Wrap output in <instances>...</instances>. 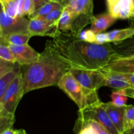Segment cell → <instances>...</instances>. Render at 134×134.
Here are the masks:
<instances>
[{"instance_id":"obj_6","label":"cell","mask_w":134,"mask_h":134,"mask_svg":"<svg viewBox=\"0 0 134 134\" xmlns=\"http://www.w3.org/2000/svg\"><path fill=\"white\" fill-rule=\"evenodd\" d=\"M69 72L83 87L97 90L105 86V78L101 69H84L71 68Z\"/></svg>"},{"instance_id":"obj_8","label":"cell","mask_w":134,"mask_h":134,"mask_svg":"<svg viewBox=\"0 0 134 134\" xmlns=\"http://www.w3.org/2000/svg\"><path fill=\"white\" fill-rule=\"evenodd\" d=\"M107 13L115 19L134 17V0H106Z\"/></svg>"},{"instance_id":"obj_19","label":"cell","mask_w":134,"mask_h":134,"mask_svg":"<svg viewBox=\"0 0 134 134\" xmlns=\"http://www.w3.org/2000/svg\"><path fill=\"white\" fill-rule=\"evenodd\" d=\"M22 73V66L18 65L14 70L0 78V100L3 99L7 90L15 79Z\"/></svg>"},{"instance_id":"obj_13","label":"cell","mask_w":134,"mask_h":134,"mask_svg":"<svg viewBox=\"0 0 134 134\" xmlns=\"http://www.w3.org/2000/svg\"><path fill=\"white\" fill-rule=\"evenodd\" d=\"M56 26L41 19L30 20L28 33L33 36H49L53 37L57 31Z\"/></svg>"},{"instance_id":"obj_33","label":"cell","mask_w":134,"mask_h":134,"mask_svg":"<svg viewBox=\"0 0 134 134\" xmlns=\"http://www.w3.org/2000/svg\"><path fill=\"white\" fill-rule=\"evenodd\" d=\"M35 6V11L45 5L46 3L51 1L50 0H32ZM34 11V12H35Z\"/></svg>"},{"instance_id":"obj_2","label":"cell","mask_w":134,"mask_h":134,"mask_svg":"<svg viewBox=\"0 0 134 134\" xmlns=\"http://www.w3.org/2000/svg\"><path fill=\"white\" fill-rule=\"evenodd\" d=\"M70 69V65L61 57L51 41H48L35 62L22 66L24 94L37 89L58 86Z\"/></svg>"},{"instance_id":"obj_3","label":"cell","mask_w":134,"mask_h":134,"mask_svg":"<svg viewBox=\"0 0 134 134\" xmlns=\"http://www.w3.org/2000/svg\"><path fill=\"white\" fill-rule=\"evenodd\" d=\"M58 86L76 103L79 111L102 102L97 91L83 87L69 71L62 78Z\"/></svg>"},{"instance_id":"obj_12","label":"cell","mask_w":134,"mask_h":134,"mask_svg":"<svg viewBox=\"0 0 134 134\" xmlns=\"http://www.w3.org/2000/svg\"><path fill=\"white\" fill-rule=\"evenodd\" d=\"M102 107L106 111L111 122L119 133L122 134L125 130V117L124 107H119L113 104L112 102L102 103Z\"/></svg>"},{"instance_id":"obj_35","label":"cell","mask_w":134,"mask_h":134,"mask_svg":"<svg viewBox=\"0 0 134 134\" xmlns=\"http://www.w3.org/2000/svg\"><path fill=\"white\" fill-rule=\"evenodd\" d=\"M50 1L58 3L60 4V5H62L63 7H65V6H67V5H69L70 0H50Z\"/></svg>"},{"instance_id":"obj_4","label":"cell","mask_w":134,"mask_h":134,"mask_svg":"<svg viewBox=\"0 0 134 134\" xmlns=\"http://www.w3.org/2000/svg\"><path fill=\"white\" fill-rule=\"evenodd\" d=\"M24 94V80L21 73L7 90L0 100V115L14 116L16 109Z\"/></svg>"},{"instance_id":"obj_37","label":"cell","mask_w":134,"mask_h":134,"mask_svg":"<svg viewBox=\"0 0 134 134\" xmlns=\"http://www.w3.org/2000/svg\"><path fill=\"white\" fill-rule=\"evenodd\" d=\"M122 134H134V126L126 130Z\"/></svg>"},{"instance_id":"obj_32","label":"cell","mask_w":134,"mask_h":134,"mask_svg":"<svg viewBox=\"0 0 134 134\" xmlns=\"http://www.w3.org/2000/svg\"><path fill=\"white\" fill-rule=\"evenodd\" d=\"M78 134H96V132L91 126L88 125H84L80 128Z\"/></svg>"},{"instance_id":"obj_31","label":"cell","mask_w":134,"mask_h":134,"mask_svg":"<svg viewBox=\"0 0 134 134\" xmlns=\"http://www.w3.org/2000/svg\"><path fill=\"white\" fill-rule=\"evenodd\" d=\"M109 43L107 41V36L105 33H100V34H96V35L95 44H105Z\"/></svg>"},{"instance_id":"obj_7","label":"cell","mask_w":134,"mask_h":134,"mask_svg":"<svg viewBox=\"0 0 134 134\" xmlns=\"http://www.w3.org/2000/svg\"><path fill=\"white\" fill-rule=\"evenodd\" d=\"M102 103L88 107L79 113V124L86 120H92L102 124L111 134H120L114 126L108 115L102 107Z\"/></svg>"},{"instance_id":"obj_10","label":"cell","mask_w":134,"mask_h":134,"mask_svg":"<svg viewBox=\"0 0 134 134\" xmlns=\"http://www.w3.org/2000/svg\"><path fill=\"white\" fill-rule=\"evenodd\" d=\"M78 16L77 20L81 23L88 25L92 23L93 14V0H70L69 5Z\"/></svg>"},{"instance_id":"obj_1","label":"cell","mask_w":134,"mask_h":134,"mask_svg":"<svg viewBox=\"0 0 134 134\" xmlns=\"http://www.w3.org/2000/svg\"><path fill=\"white\" fill-rule=\"evenodd\" d=\"M51 42L71 68L101 69L119 58L110 43H88L70 31L57 30Z\"/></svg>"},{"instance_id":"obj_28","label":"cell","mask_w":134,"mask_h":134,"mask_svg":"<svg viewBox=\"0 0 134 134\" xmlns=\"http://www.w3.org/2000/svg\"><path fill=\"white\" fill-rule=\"evenodd\" d=\"M18 65V63H12L0 58V78L14 70Z\"/></svg>"},{"instance_id":"obj_34","label":"cell","mask_w":134,"mask_h":134,"mask_svg":"<svg viewBox=\"0 0 134 134\" xmlns=\"http://www.w3.org/2000/svg\"><path fill=\"white\" fill-rule=\"evenodd\" d=\"M125 75L126 78L128 80V82L130 83L133 87H134V73H124Z\"/></svg>"},{"instance_id":"obj_9","label":"cell","mask_w":134,"mask_h":134,"mask_svg":"<svg viewBox=\"0 0 134 134\" xmlns=\"http://www.w3.org/2000/svg\"><path fill=\"white\" fill-rule=\"evenodd\" d=\"M9 47L15 57L16 62L21 66L28 65L39 59L40 53L35 51L28 44L16 46L9 44Z\"/></svg>"},{"instance_id":"obj_38","label":"cell","mask_w":134,"mask_h":134,"mask_svg":"<svg viewBox=\"0 0 134 134\" xmlns=\"http://www.w3.org/2000/svg\"><path fill=\"white\" fill-rule=\"evenodd\" d=\"M24 134H27V133H26V132H24Z\"/></svg>"},{"instance_id":"obj_14","label":"cell","mask_w":134,"mask_h":134,"mask_svg":"<svg viewBox=\"0 0 134 134\" xmlns=\"http://www.w3.org/2000/svg\"><path fill=\"white\" fill-rule=\"evenodd\" d=\"M116 19L108 13L94 16L92 18L90 30L95 34L102 33L115 23Z\"/></svg>"},{"instance_id":"obj_36","label":"cell","mask_w":134,"mask_h":134,"mask_svg":"<svg viewBox=\"0 0 134 134\" xmlns=\"http://www.w3.org/2000/svg\"><path fill=\"white\" fill-rule=\"evenodd\" d=\"M1 134H16V130H14L12 128H10L1 132Z\"/></svg>"},{"instance_id":"obj_5","label":"cell","mask_w":134,"mask_h":134,"mask_svg":"<svg viewBox=\"0 0 134 134\" xmlns=\"http://www.w3.org/2000/svg\"><path fill=\"white\" fill-rule=\"evenodd\" d=\"M30 19L24 17L12 18L7 15L1 6L0 13V39H4L13 34H29Z\"/></svg>"},{"instance_id":"obj_24","label":"cell","mask_w":134,"mask_h":134,"mask_svg":"<svg viewBox=\"0 0 134 134\" xmlns=\"http://www.w3.org/2000/svg\"><path fill=\"white\" fill-rule=\"evenodd\" d=\"M64 8L55 9V10H52L51 13H50L49 14L46 15L45 16H43L40 18H37V19H41L42 20H44L45 21V22H48V23L51 24H53L56 26L58 23V21L59 20L62 14ZM35 19H36V18H35Z\"/></svg>"},{"instance_id":"obj_17","label":"cell","mask_w":134,"mask_h":134,"mask_svg":"<svg viewBox=\"0 0 134 134\" xmlns=\"http://www.w3.org/2000/svg\"><path fill=\"white\" fill-rule=\"evenodd\" d=\"M24 0H0L1 6L8 16L12 18L24 17L22 14Z\"/></svg>"},{"instance_id":"obj_15","label":"cell","mask_w":134,"mask_h":134,"mask_svg":"<svg viewBox=\"0 0 134 134\" xmlns=\"http://www.w3.org/2000/svg\"><path fill=\"white\" fill-rule=\"evenodd\" d=\"M77 17L78 16L75 14L69 5L65 6L56 25L58 30L62 32H71L73 22Z\"/></svg>"},{"instance_id":"obj_18","label":"cell","mask_w":134,"mask_h":134,"mask_svg":"<svg viewBox=\"0 0 134 134\" xmlns=\"http://www.w3.org/2000/svg\"><path fill=\"white\" fill-rule=\"evenodd\" d=\"M105 34L108 43H113L115 44L133 37L134 36V27L113 30Z\"/></svg>"},{"instance_id":"obj_25","label":"cell","mask_w":134,"mask_h":134,"mask_svg":"<svg viewBox=\"0 0 134 134\" xmlns=\"http://www.w3.org/2000/svg\"><path fill=\"white\" fill-rule=\"evenodd\" d=\"M78 125V128H79V130L84 125L90 126H91L93 128L94 132H96V134H111L102 124H100L99 123L97 122L92 120H89L85 122H82L79 124Z\"/></svg>"},{"instance_id":"obj_29","label":"cell","mask_w":134,"mask_h":134,"mask_svg":"<svg viewBox=\"0 0 134 134\" xmlns=\"http://www.w3.org/2000/svg\"><path fill=\"white\" fill-rule=\"evenodd\" d=\"M96 35V34H94L91 30H82L79 35L78 37L80 39L88 43H95Z\"/></svg>"},{"instance_id":"obj_27","label":"cell","mask_w":134,"mask_h":134,"mask_svg":"<svg viewBox=\"0 0 134 134\" xmlns=\"http://www.w3.org/2000/svg\"><path fill=\"white\" fill-rule=\"evenodd\" d=\"M14 122V116L9 115H0V132L11 128Z\"/></svg>"},{"instance_id":"obj_20","label":"cell","mask_w":134,"mask_h":134,"mask_svg":"<svg viewBox=\"0 0 134 134\" xmlns=\"http://www.w3.org/2000/svg\"><path fill=\"white\" fill-rule=\"evenodd\" d=\"M62 5L58 3L54 2V1H49L48 3H46L45 5H43L39 9L35 10V12L32 13L30 16H29L28 18L30 20L35 19V18H40L43 16H45L48 14L57 9H60V8H64Z\"/></svg>"},{"instance_id":"obj_21","label":"cell","mask_w":134,"mask_h":134,"mask_svg":"<svg viewBox=\"0 0 134 134\" xmlns=\"http://www.w3.org/2000/svg\"><path fill=\"white\" fill-rule=\"evenodd\" d=\"M31 37V36L29 34H13L7 36L5 39H0V41L13 45L21 46L27 44Z\"/></svg>"},{"instance_id":"obj_22","label":"cell","mask_w":134,"mask_h":134,"mask_svg":"<svg viewBox=\"0 0 134 134\" xmlns=\"http://www.w3.org/2000/svg\"><path fill=\"white\" fill-rule=\"evenodd\" d=\"M113 104L119 107H123L126 106L128 101V95L126 90H117L113 92L111 95Z\"/></svg>"},{"instance_id":"obj_23","label":"cell","mask_w":134,"mask_h":134,"mask_svg":"<svg viewBox=\"0 0 134 134\" xmlns=\"http://www.w3.org/2000/svg\"><path fill=\"white\" fill-rule=\"evenodd\" d=\"M0 41V58L12 63H16L15 57L9 48V43L3 41Z\"/></svg>"},{"instance_id":"obj_16","label":"cell","mask_w":134,"mask_h":134,"mask_svg":"<svg viewBox=\"0 0 134 134\" xmlns=\"http://www.w3.org/2000/svg\"><path fill=\"white\" fill-rule=\"evenodd\" d=\"M112 46L117 54L119 57L117 59L134 58V36Z\"/></svg>"},{"instance_id":"obj_26","label":"cell","mask_w":134,"mask_h":134,"mask_svg":"<svg viewBox=\"0 0 134 134\" xmlns=\"http://www.w3.org/2000/svg\"><path fill=\"white\" fill-rule=\"evenodd\" d=\"M124 117H125V130L134 126V105L125 106Z\"/></svg>"},{"instance_id":"obj_11","label":"cell","mask_w":134,"mask_h":134,"mask_svg":"<svg viewBox=\"0 0 134 134\" xmlns=\"http://www.w3.org/2000/svg\"><path fill=\"white\" fill-rule=\"evenodd\" d=\"M101 71L105 78L106 86L117 90H134V87L128 82L123 73L114 71L107 67L101 69Z\"/></svg>"},{"instance_id":"obj_30","label":"cell","mask_w":134,"mask_h":134,"mask_svg":"<svg viewBox=\"0 0 134 134\" xmlns=\"http://www.w3.org/2000/svg\"><path fill=\"white\" fill-rule=\"evenodd\" d=\"M35 11V6L32 0H24L23 4V9H22V14L23 16L31 15Z\"/></svg>"}]
</instances>
